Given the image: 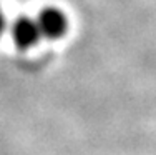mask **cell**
<instances>
[{"label": "cell", "mask_w": 156, "mask_h": 155, "mask_svg": "<svg viewBox=\"0 0 156 155\" xmlns=\"http://www.w3.org/2000/svg\"><path fill=\"white\" fill-rule=\"evenodd\" d=\"M40 37L48 40H58L68 32V17L65 12L55 7H47L35 18Z\"/></svg>", "instance_id": "obj_1"}, {"label": "cell", "mask_w": 156, "mask_h": 155, "mask_svg": "<svg viewBox=\"0 0 156 155\" xmlns=\"http://www.w3.org/2000/svg\"><path fill=\"white\" fill-rule=\"evenodd\" d=\"M10 34H12L13 43L18 50H28L32 47L37 45L42 37H40L38 27H37L35 18L28 17V15H20L15 18V22L12 24L10 28Z\"/></svg>", "instance_id": "obj_2"}, {"label": "cell", "mask_w": 156, "mask_h": 155, "mask_svg": "<svg viewBox=\"0 0 156 155\" xmlns=\"http://www.w3.org/2000/svg\"><path fill=\"white\" fill-rule=\"evenodd\" d=\"M5 27H7V20H5V15H3L2 9H0V37L3 35V32H5Z\"/></svg>", "instance_id": "obj_3"}]
</instances>
